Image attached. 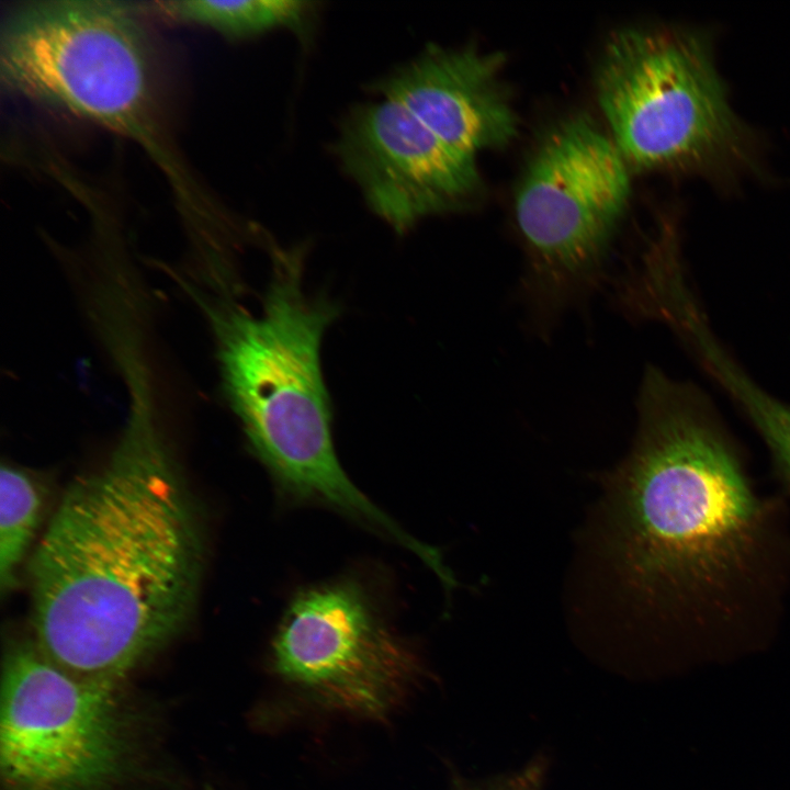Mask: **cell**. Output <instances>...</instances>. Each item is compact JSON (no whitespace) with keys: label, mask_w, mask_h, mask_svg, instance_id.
<instances>
[{"label":"cell","mask_w":790,"mask_h":790,"mask_svg":"<svg viewBox=\"0 0 790 790\" xmlns=\"http://www.w3.org/2000/svg\"><path fill=\"white\" fill-rule=\"evenodd\" d=\"M631 452L609 473L602 548L624 596L693 663L756 648L790 571L781 508L754 490L691 384L650 366Z\"/></svg>","instance_id":"cell-1"},{"label":"cell","mask_w":790,"mask_h":790,"mask_svg":"<svg viewBox=\"0 0 790 790\" xmlns=\"http://www.w3.org/2000/svg\"><path fill=\"white\" fill-rule=\"evenodd\" d=\"M203 549L181 474L134 417L108 463L71 483L35 550L36 647L76 677L119 684L188 623Z\"/></svg>","instance_id":"cell-2"},{"label":"cell","mask_w":790,"mask_h":790,"mask_svg":"<svg viewBox=\"0 0 790 790\" xmlns=\"http://www.w3.org/2000/svg\"><path fill=\"white\" fill-rule=\"evenodd\" d=\"M303 276L298 251L274 252L259 314L229 302L208 307L225 396L284 500L323 506L397 541L403 528L338 460L320 345L340 308L309 294Z\"/></svg>","instance_id":"cell-3"},{"label":"cell","mask_w":790,"mask_h":790,"mask_svg":"<svg viewBox=\"0 0 790 790\" xmlns=\"http://www.w3.org/2000/svg\"><path fill=\"white\" fill-rule=\"evenodd\" d=\"M131 3L31 1L1 31V78L27 99L90 120L144 146L174 179L162 144L154 72Z\"/></svg>","instance_id":"cell-4"},{"label":"cell","mask_w":790,"mask_h":790,"mask_svg":"<svg viewBox=\"0 0 790 790\" xmlns=\"http://www.w3.org/2000/svg\"><path fill=\"white\" fill-rule=\"evenodd\" d=\"M597 99L625 160L703 170L737 160L745 132L708 46L692 33L625 29L605 47Z\"/></svg>","instance_id":"cell-5"},{"label":"cell","mask_w":790,"mask_h":790,"mask_svg":"<svg viewBox=\"0 0 790 790\" xmlns=\"http://www.w3.org/2000/svg\"><path fill=\"white\" fill-rule=\"evenodd\" d=\"M135 752L134 720L117 684L76 677L36 645L8 651L0 710L4 790H117Z\"/></svg>","instance_id":"cell-6"},{"label":"cell","mask_w":790,"mask_h":790,"mask_svg":"<svg viewBox=\"0 0 790 790\" xmlns=\"http://www.w3.org/2000/svg\"><path fill=\"white\" fill-rule=\"evenodd\" d=\"M627 160L587 116L556 124L519 185L516 221L528 252L527 292L560 309L594 283L631 192Z\"/></svg>","instance_id":"cell-7"},{"label":"cell","mask_w":790,"mask_h":790,"mask_svg":"<svg viewBox=\"0 0 790 790\" xmlns=\"http://www.w3.org/2000/svg\"><path fill=\"white\" fill-rule=\"evenodd\" d=\"M275 669L342 708L385 711L413 675L415 658L360 579L298 590L272 641Z\"/></svg>","instance_id":"cell-8"},{"label":"cell","mask_w":790,"mask_h":790,"mask_svg":"<svg viewBox=\"0 0 790 790\" xmlns=\"http://www.w3.org/2000/svg\"><path fill=\"white\" fill-rule=\"evenodd\" d=\"M337 154L371 210L398 233L459 207L479 182L476 157L384 98L347 116Z\"/></svg>","instance_id":"cell-9"},{"label":"cell","mask_w":790,"mask_h":790,"mask_svg":"<svg viewBox=\"0 0 790 790\" xmlns=\"http://www.w3.org/2000/svg\"><path fill=\"white\" fill-rule=\"evenodd\" d=\"M498 53L431 46L383 80L379 90L451 147L476 157L507 145L518 121L500 84Z\"/></svg>","instance_id":"cell-10"},{"label":"cell","mask_w":790,"mask_h":790,"mask_svg":"<svg viewBox=\"0 0 790 790\" xmlns=\"http://www.w3.org/2000/svg\"><path fill=\"white\" fill-rule=\"evenodd\" d=\"M664 323L695 351L706 370L746 414L790 489V404L767 393L730 358L711 332L693 295L673 302Z\"/></svg>","instance_id":"cell-11"},{"label":"cell","mask_w":790,"mask_h":790,"mask_svg":"<svg viewBox=\"0 0 790 790\" xmlns=\"http://www.w3.org/2000/svg\"><path fill=\"white\" fill-rule=\"evenodd\" d=\"M160 11L208 26L230 37H247L279 27H297L309 3L293 0L162 1Z\"/></svg>","instance_id":"cell-12"},{"label":"cell","mask_w":790,"mask_h":790,"mask_svg":"<svg viewBox=\"0 0 790 790\" xmlns=\"http://www.w3.org/2000/svg\"><path fill=\"white\" fill-rule=\"evenodd\" d=\"M42 498L34 479L21 469L2 465L0 471V585L10 590L15 574L35 534Z\"/></svg>","instance_id":"cell-13"},{"label":"cell","mask_w":790,"mask_h":790,"mask_svg":"<svg viewBox=\"0 0 790 790\" xmlns=\"http://www.w3.org/2000/svg\"><path fill=\"white\" fill-rule=\"evenodd\" d=\"M507 790H526V789L515 788V789H507Z\"/></svg>","instance_id":"cell-14"}]
</instances>
